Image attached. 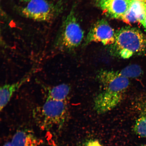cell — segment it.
<instances>
[{"label": "cell", "mask_w": 146, "mask_h": 146, "mask_svg": "<svg viewBox=\"0 0 146 146\" xmlns=\"http://www.w3.org/2000/svg\"><path fill=\"white\" fill-rule=\"evenodd\" d=\"M111 55L124 59L136 54H146V37L134 27H123L115 32V41L111 45Z\"/></svg>", "instance_id": "2"}, {"label": "cell", "mask_w": 146, "mask_h": 146, "mask_svg": "<svg viewBox=\"0 0 146 146\" xmlns=\"http://www.w3.org/2000/svg\"><path fill=\"white\" fill-rule=\"evenodd\" d=\"M31 74L19 81L12 84H5L0 88V110H3L10 102L13 95L24 84L30 79Z\"/></svg>", "instance_id": "9"}, {"label": "cell", "mask_w": 146, "mask_h": 146, "mask_svg": "<svg viewBox=\"0 0 146 146\" xmlns=\"http://www.w3.org/2000/svg\"><path fill=\"white\" fill-rule=\"evenodd\" d=\"M146 14V4L143 2L131 0L130 6L121 19L127 24L139 23L142 25Z\"/></svg>", "instance_id": "8"}, {"label": "cell", "mask_w": 146, "mask_h": 146, "mask_svg": "<svg viewBox=\"0 0 146 146\" xmlns=\"http://www.w3.org/2000/svg\"><path fill=\"white\" fill-rule=\"evenodd\" d=\"M137 1H139L143 2L145 3L146 4V0H137Z\"/></svg>", "instance_id": "17"}, {"label": "cell", "mask_w": 146, "mask_h": 146, "mask_svg": "<svg viewBox=\"0 0 146 146\" xmlns=\"http://www.w3.org/2000/svg\"><path fill=\"white\" fill-rule=\"evenodd\" d=\"M21 1L25 2H29L30 1V0H21Z\"/></svg>", "instance_id": "18"}, {"label": "cell", "mask_w": 146, "mask_h": 146, "mask_svg": "<svg viewBox=\"0 0 146 146\" xmlns=\"http://www.w3.org/2000/svg\"><path fill=\"white\" fill-rule=\"evenodd\" d=\"M22 13L25 17L34 21H47L54 17L56 10L47 0H30L23 9Z\"/></svg>", "instance_id": "5"}, {"label": "cell", "mask_w": 146, "mask_h": 146, "mask_svg": "<svg viewBox=\"0 0 146 146\" xmlns=\"http://www.w3.org/2000/svg\"><path fill=\"white\" fill-rule=\"evenodd\" d=\"M131 0H98V5L110 17L121 19L130 6Z\"/></svg>", "instance_id": "7"}, {"label": "cell", "mask_w": 146, "mask_h": 146, "mask_svg": "<svg viewBox=\"0 0 146 146\" xmlns=\"http://www.w3.org/2000/svg\"><path fill=\"white\" fill-rule=\"evenodd\" d=\"M84 146H103L98 140L91 139L86 142Z\"/></svg>", "instance_id": "14"}, {"label": "cell", "mask_w": 146, "mask_h": 146, "mask_svg": "<svg viewBox=\"0 0 146 146\" xmlns=\"http://www.w3.org/2000/svg\"><path fill=\"white\" fill-rule=\"evenodd\" d=\"M114 29L107 21L99 20L93 25L88 34L86 44L92 42L101 43L105 45H111L114 42Z\"/></svg>", "instance_id": "6"}, {"label": "cell", "mask_w": 146, "mask_h": 146, "mask_svg": "<svg viewBox=\"0 0 146 146\" xmlns=\"http://www.w3.org/2000/svg\"><path fill=\"white\" fill-rule=\"evenodd\" d=\"M3 146H14L12 142H8L4 144Z\"/></svg>", "instance_id": "15"}, {"label": "cell", "mask_w": 146, "mask_h": 146, "mask_svg": "<svg viewBox=\"0 0 146 146\" xmlns=\"http://www.w3.org/2000/svg\"><path fill=\"white\" fill-rule=\"evenodd\" d=\"M143 106L142 114L137 120L134 129L138 135L146 138V103Z\"/></svg>", "instance_id": "12"}, {"label": "cell", "mask_w": 146, "mask_h": 146, "mask_svg": "<svg viewBox=\"0 0 146 146\" xmlns=\"http://www.w3.org/2000/svg\"><path fill=\"white\" fill-rule=\"evenodd\" d=\"M146 146V145H142V146Z\"/></svg>", "instance_id": "19"}, {"label": "cell", "mask_w": 146, "mask_h": 146, "mask_svg": "<svg viewBox=\"0 0 146 146\" xmlns=\"http://www.w3.org/2000/svg\"><path fill=\"white\" fill-rule=\"evenodd\" d=\"M36 116L38 124L43 129L60 125L65 121L67 113L66 101L47 99Z\"/></svg>", "instance_id": "3"}, {"label": "cell", "mask_w": 146, "mask_h": 146, "mask_svg": "<svg viewBox=\"0 0 146 146\" xmlns=\"http://www.w3.org/2000/svg\"><path fill=\"white\" fill-rule=\"evenodd\" d=\"M11 142L14 146H39L41 143L39 138L27 130L17 131L13 137Z\"/></svg>", "instance_id": "10"}, {"label": "cell", "mask_w": 146, "mask_h": 146, "mask_svg": "<svg viewBox=\"0 0 146 146\" xmlns=\"http://www.w3.org/2000/svg\"><path fill=\"white\" fill-rule=\"evenodd\" d=\"M84 34L74 13L71 12L64 21L56 46L62 50L75 48L81 44Z\"/></svg>", "instance_id": "4"}, {"label": "cell", "mask_w": 146, "mask_h": 146, "mask_svg": "<svg viewBox=\"0 0 146 146\" xmlns=\"http://www.w3.org/2000/svg\"><path fill=\"white\" fill-rule=\"evenodd\" d=\"M118 72L121 76L127 78H137L143 74V71L141 67L137 64L127 66Z\"/></svg>", "instance_id": "13"}, {"label": "cell", "mask_w": 146, "mask_h": 146, "mask_svg": "<svg viewBox=\"0 0 146 146\" xmlns=\"http://www.w3.org/2000/svg\"><path fill=\"white\" fill-rule=\"evenodd\" d=\"M142 25L144 29H145V31L146 32V14L145 20H144L143 23Z\"/></svg>", "instance_id": "16"}, {"label": "cell", "mask_w": 146, "mask_h": 146, "mask_svg": "<svg viewBox=\"0 0 146 146\" xmlns=\"http://www.w3.org/2000/svg\"><path fill=\"white\" fill-rule=\"evenodd\" d=\"M70 90V86L67 84H60L49 89L47 99L66 101Z\"/></svg>", "instance_id": "11"}, {"label": "cell", "mask_w": 146, "mask_h": 146, "mask_svg": "<svg viewBox=\"0 0 146 146\" xmlns=\"http://www.w3.org/2000/svg\"><path fill=\"white\" fill-rule=\"evenodd\" d=\"M100 85L99 92L95 98L94 108L102 114L115 108L123 99L130 83L118 72L100 70L97 76Z\"/></svg>", "instance_id": "1"}]
</instances>
